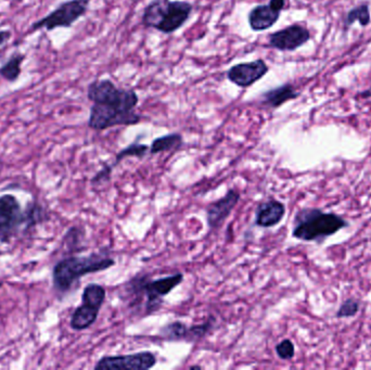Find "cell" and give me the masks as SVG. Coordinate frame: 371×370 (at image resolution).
I'll return each mask as SVG.
<instances>
[{
  "label": "cell",
  "instance_id": "ac0fdd59",
  "mask_svg": "<svg viewBox=\"0 0 371 370\" xmlns=\"http://www.w3.org/2000/svg\"><path fill=\"white\" fill-rule=\"evenodd\" d=\"M183 139L181 134L172 133L165 136L156 138L150 147V152L152 154L166 152V151L177 150L183 146Z\"/></svg>",
  "mask_w": 371,
  "mask_h": 370
},
{
  "label": "cell",
  "instance_id": "8fae6325",
  "mask_svg": "<svg viewBox=\"0 0 371 370\" xmlns=\"http://www.w3.org/2000/svg\"><path fill=\"white\" fill-rule=\"evenodd\" d=\"M214 319H208L206 323L187 326L181 321H173V323L166 325L160 330L158 338L166 341H186V342H197L204 338L206 335L211 332L214 327Z\"/></svg>",
  "mask_w": 371,
  "mask_h": 370
},
{
  "label": "cell",
  "instance_id": "7402d4cb",
  "mask_svg": "<svg viewBox=\"0 0 371 370\" xmlns=\"http://www.w3.org/2000/svg\"><path fill=\"white\" fill-rule=\"evenodd\" d=\"M359 309H361V303H359L358 300L349 298L341 304L337 314H336V317L338 319H351V317L357 315Z\"/></svg>",
  "mask_w": 371,
  "mask_h": 370
},
{
  "label": "cell",
  "instance_id": "7a4b0ae2",
  "mask_svg": "<svg viewBox=\"0 0 371 370\" xmlns=\"http://www.w3.org/2000/svg\"><path fill=\"white\" fill-rule=\"evenodd\" d=\"M349 222L336 213L324 212L317 207H304L295 215L292 236L305 242H324L344 228Z\"/></svg>",
  "mask_w": 371,
  "mask_h": 370
},
{
  "label": "cell",
  "instance_id": "ffe728a7",
  "mask_svg": "<svg viewBox=\"0 0 371 370\" xmlns=\"http://www.w3.org/2000/svg\"><path fill=\"white\" fill-rule=\"evenodd\" d=\"M370 21L371 17L369 6L365 3V5H361L358 7L354 8V9H352L347 13V17H345V25L347 26H351L355 22H358L361 26H367L370 23Z\"/></svg>",
  "mask_w": 371,
  "mask_h": 370
},
{
  "label": "cell",
  "instance_id": "484cf974",
  "mask_svg": "<svg viewBox=\"0 0 371 370\" xmlns=\"http://www.w3.org/2000/svg\"><path fill=\"white\" fill-rule=\"evenodd\" d=\"M270 5L276 10L282 11L286 6V0H270Z\"/></svg>",
  "mask_w": 371,
  "mask_h": 370
},
{
  "label": "cell",
  "instance_id": "83f0119b",
  "mask_svg": "<svg viewBox=\"0 0 371 370\" xmlns=\"http://www.w3.org/2000/svg\"><path fill=\"white\" fill-rule=\"evenodd\" d=\"M131 1L134 3H140V1H142V0H131Z\"/></svg>",
  "mask_w": 371,
  "mask_h": 370
},
{
  "label": "cell",
  "instance_id": "7c38bea8",
  "mask_svg": "<svg viewBox=\"0 0 371 370\" xmlns=\"http://www.w3.org/2000/svg\"><path fill=\"white\" fill-rule=\"evenodd\" d=\"M270 71L267 63L262 59L254 61L245 62L233 65L227 71V79L229 82L240 88H247L258 83Z\"/></svg>",
  "mask_w": 371,
  "mask_h": 370
},
{
  "label": "cell",
  "instance_id": "3957f363",
  "mask_svg": "<svg viewBox=\"0 0 371 370\" xmlns=\"http://www.w3.org/2000/svg\"><path fill=\"white\" fill-rule=\"evenodd\" d=\"M183 282V275L181 273L158 279H151L149 275H138L126 282L125 291L131 299V303L134 305L146 299V313L152 314L160 309L164 296L171 293Z\"/></svg>",
  "mask_w": 371,
  "mask_h": 370
},
{
  "label": "cell",
  "instance_id": "ba28073f",
  "mask_svg": "<svg viewBox=\"0 0 371 370\" xmlns=\"http://www.w3.org/2000/svg\"><path fill=\"white\" fill-rule=\"evenodd\" d=\"M90 7V0H69L61 3L49 15L42 17L32 25L33 31L46 30L47 32L56 29H69L75 22L86 15Z\"/></svg>",
  "mask_w": 371,
  "mask_h": 370
},
{
  "label": "cell",
  "instance_id": "4316f807",
  "mask_svg": "<svg viewBox=\"0 0 371 370\" xmlns=\"http://www.w3.org/2000/svg\"><path fill=\"white\" fill-rule=\"evenodd\" d=\"M190 369H201L200 366H192V367H190Z\"/></svg>",
  "mask_w": 371,
  "mask_h": 370
},
{
  "label": "cell",
  "instance_id": "e0dca14e",
  "mask_svg": "<svg viewBox=\"0 0 371 370\" xmlns=\"http://www.w3.org/2000/svg\"><path fill=\"white\" fill-rule=\"evenodd\" d=\"M299 92L295 90V87L291 84H283L275 88L270 89L263 94V100L266 106H270L272 109L280 108L286 102L297 99Z\"/></svg>",
  "mask_w": 371,
  "mask_h": 370
},
{
  "label": "cell",
  "instance_id": "5bb4252c",
  "mask_svg": "<svg viewBox=\"0 0 371 370\" xmlns=\"http://www.w3.org/2000/svg\"><path fill=\"white\" fill-rule=\"evenodd\" d=\"M240 201V193L236 189H231L215 202L208 204L206 209V222L211 230H217L223 226L225 220L229 218L238 202Z\"/></svg>",
  "mask_w": 371,
  "mask_h": 370
},
{
  "label": "cell",
  "instance_id": "277c9868",
  "mask_svg": "<svg viewBox=\"0 0 371 370\" xmlns=\"http://www.w3.org/2000/svg\"><path fill=\"white\" fill-rule=\"evenodd\" d=\"M193 6L183 0H154L145 8L142 24L148 29L173 34L183 28L192 13Z\"/></svg>",
  "mask_w": 371,
  "mask_h": 370
},
{
  "label": "cell",
  "instance_id": "9c48e42d",
  "mask_svg": "<svg viewBox=\"0 0 371 370\" xmlns=\"http://www.w3.org/2000/svg\"><path fill=\"white\" fill-rule=\"evenodd\" d=\"M141 116L136 112H123L108 104H92L88 126L94 131H106L114 126L136 125Z\"/></svg>",
  "mask_w": 371,
  "mask_h": 370
},
{
  "label": "cell",
  "instance_id": "2e32d148",
  "mask_svg": "<svg viewBox=\"0 0 371 370\" xmlns=\"http://www.w3.org/2000/svg\"><path fill=\"white\" fill-rule=\"evenodd\" d=\"M280 13L281 11L276 10L270 3L252 8L247 17L251 30L263 32L272 28L279 20Z\"/></svg>",
  "mask_w": 371,
  "mask_h": 370
},
{
  "label": "cell",
  "instance_id": "8992f818",
  "mask_svg": "<svg viewBox=\"0 0 371 370\" xmlns=\"http://www.w3.org/2000/svg\"><path fill=\"white\" fill-rule=\"evenodd\" d=\"M87 97L92 104H108L123 112H134L139 102L134 89L117 88L110 79L94 81L90 84Z\"/></svg>",
  "mask_w": 371,
  "mask_h": 370
},
{
  "label": "cell",
  "instance_id": "52a82bcc",
  "mask_svg": "<svg viewBox=\"0 0 371 370\" xmlns=\"http://www.w3.org/2000/svg\"><path fill=\"white\" fill-rule=\"evenodd\" d=\"M107 291L98 284H90L85 287L82 294V304L73 312L69 326L73 330L83 331L96 323L100 309L106 301Z\"/></svg>",
  "mask_w": 371,
  "mask_h": 370
},
{
  "label": "cell",
  "instance_id": "f1b7e54d",
  "mask_svg": "<svg viewBox=\"0 0 371 370\" xmlns=\"http://www.w3.org/2000/svg\"><path fill=\"white\" fill-rule=\"evenodd\" d=\"M1 166H3V161L0 159V168H1Z\"/></svg>",
  "mask_w": 371,
  "mask_h": 370
},
{
  "label": "cell",
  "instance_id": "6da1fadb",
  "mask_svg": "<svg viewBox=\"0 0 371 370\" xmlns=\"http://www.w3.org/2000/svg\"><path fill=\"white\" fill-rule=\"evenodd\" d=\"M115 261L107 253L97 252L86 257H69L60 259L52 271L53 288L59 293H67L86 275L111 268Z\"/></svg>",
  "mask_w": 371,
  "mask_h": 370
},
{
  "label": "cell",
  "instance_id": "44dd1931",
  "mask_svg": "<svg viewBox=\"0 0 371 370\" xmlns=\"http://www.w3.org/2000/svg\"><path fill=\"white\" fill-rule=\"evenodd\" d=\"M149 150V147L147 145H142V143H133L127 146L126 148L122 149L117 154V158L114 161L113 166H117V164L129 156H136V158H144L147 154V151Z\"/></svg>",
  "mask_w": 371,
  "mask_h": 370
},
{
  "label": "cell",
  "instance_id": "603a6c76",
  "mask_svg": "<svg viewBox=\"0 0 371 370\" xmlns=\"http://www.w3.org/2000/svg\"><path fill=\"white\" fill-rule=\"evenodd\" d=\"M276 353L282 360H291L295 357V348L292 341L285 339L276 346Z\"/></svg>",
  "mask_w": 371,
  "mask_h": 370
},
{
  "label": "cell",
  "instance_id": "cb8c5ba5",
  "mask_svg": "<svg viewBox=\"0 0 371 370\" xmlns=\"http://www.w3.org/2000/svg\"><path fill=\"white\" fill-rule=\"evenodd\" d=\"M112 168L109 166H104L101 170H99L96 175L92 177V184L94 186L101 185V184L107 183L111 176Z\"/></svg>",
  "mask_w": 371,
  "mask_h": 370
},
{
  "label": "cell",
  "instance_id": "4fadbf2b",
  "mask_svg": "<svg viewBox=\"0 0 371 370\" xmlns=\"http://www.w3.org/2000/svg\"><path fill=\"white\" fill-rule=\"evenodd\" d=\"M311 40V33L302 25L293 24L270 35L268 44L279 51H295Z\"/></svg>",
  "mask_w": 371,
  "mask_h": 370
},
{
  "label": "cell",
  "instance_id": "30bf717a",
  "mask_svg": "<svg viewBox=\"0 0 371 370\" xmlns=\"http://www.w3.org/2000/svg\"><path fill=\"white\" fill-rule=\"evenodd\" d=\"M156 356L144 351L129 355L104 356L94 365L96 370H148L156 366Z\"/></svg>",
  "mask_w": 371,
  "mask_h": 370
},
{
  "label": "cell",
  "instance_id": "5b68a950",
  "mask_svg": "<svg viewBox=\"0 0 371 370\" xmlns=\"http://www.w3.org/2000/svg\"><path fill=\"white\" fill-rule=\"evenodd\" d=\"M46 215L44 209L38 204H33L24 211L20 202L13 195L0 197V239L3 241L10 239L17 234L23 225L28 227L42 222Z\"/></svg>",
  "mask_w": 371,
  "mask_h": 370
},
{
  "label": "cell",
  "instance_id": "9a60e30c",
  "mask_svg": "<svg viewBox=\"0 0 371 370\" xmlns=\"http://www.w3.org/2000/svg\"><path fill=\"white\" fill-rule=\"evenodd\" d=\"M286 205L275 199L261 203L255 213V225L261 228L275 227L283 220Z\"/></svg>",
  "mask_w": 371,
  "mask_h": 370
},
{
  "label": "cell",
  "instance_id": "d6986e66",
  "mask_svg": "<svg viewBox=\"0 0 371 370\" xmlns=\"http://www.w3.org/2000/svg\"><path fill=\"white\" fill-rule=\"evenodd\" d=\"M24 59L25 56L21 55V54L13 56L10 59L6 62L5 65L0 67V77L9 83H15L20 77Z\"/></svg>",
  "mask_w": 371,
  "mask_h": 370
},
{
  "label": "cell",
  "instance_id": "d4e9b609",
  "mask_svg": "<svg viewBox=\"0 0 371 370\" xmlns=\"http://www.w3.org/2000/svg\"><path fill=\"white\" fill-rule=\"evenodd\" d=\"M11 38V32L8 30L0 31V47Z\"/></svg>",
  "mask_w": 371,
  "mask_h": 370
}]
</instances>
